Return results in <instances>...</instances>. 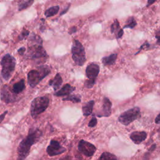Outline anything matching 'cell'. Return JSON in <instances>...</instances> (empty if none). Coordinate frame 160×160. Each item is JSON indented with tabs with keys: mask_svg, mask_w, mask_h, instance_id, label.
I'll list each match as a JSON object with an SVG mask.
<instances>
[{
	"mask_svg": "<svg viewBox=\"0 0 160 160\" xmlns=\"http://www.w3.org/2000/svg\"><path fill=\"white\" fill-rule=\"evenodd\" d=\"M0 63L2 67L1 75L5 81H8L15 69L16 59L11 54H6L2 58Z\"/></svg>",
	"mask_w": 160,
	"mask_h": 160,
	"instance_id": "cell-3",
	"label": "cell"
},
{
	"mask_svg": "<svg viewBox=\"0 0 160 160\" xmlns=\"http://www.w3.org/2000/svg\"><path fill=\"white\" fill-rule=\"evenodd\" d=\"M96 82L95 81H91V80H89V79H87L84 82V87H86V88H88V89H90V88H92L94 85L95 84Z\"/></svg>",
	"mask_w": 160,
	"mask_h": 160,
	"instance_id": "cell-27",
	"label": "cell"
},
{
	"mask_svg": "<svg viewBox=\"0 0 160 160\" xmlns=\"http://www.w3.org/2000/svg\"><path fill=\"white\" fill-rule=\"evenodd\" d=\"M29 41L32 42H34V44H42V41L41 37L34 33L32 34V35L29 38Z\"/></svg>",
	"mask_w": 160,
	"mask_h": 160,
	"instance_id": "cell-24",
	"label": "cell"
},
{
	"mask_svg": "<svg viewBox=\"0 0 160 160\" xmlns=\"http://www.w3.org/2000/svg\"><path fill=\"white\" fill-rule=\"evenodd\" d=\"M42 136V132L39 128H30L27 136L20 142L18 146L16 160H25L29 154L31 146L38 142Z\"/></svg>",
	"mask_w": 160,
	"mask_h": 160,
	"instance_id": "cell-1",
	"label": "cell"
},
{
	"mask_svg": "<svg viewBox=\"0 0 160 160\" xmlns=\"http://www.w3.org/2000/svg\"><path fill=\"white\" fill-rule=\"evenodd\" d=\"M118 54L116 53L111 54L108 56L103 57L101 59L102 62L105 66H111L115 63L116 60L117 59Z\"/></svg>",
	"mask_w": 160,
	"mask_h": 160,
	"instance_id": "cell-18",
	"label": "cell"
},
{
	"mask_svg": "<svg viewBox=\"0 0 160 160\" xmlns=\"http://www.w3.org/2000/svg\"><path fill=\"white\" fill-rule=\"evenodd\" d=\"M159 120H160V118H159V114H158V116H156L154 121L156 124H159Z\"/></svg>",
	"mask_w": 160,
	"mask_h": 160,
	"instance_id": "cell-38",
	"label": "cell"
},
{
	"mask_svg": "<svg viewBox=\"0 0 160 160\" xmlns=\"http://www.w3.org/2000/svg\"><path fill=\"white\" fill-rule=\"evenodd\" d=\"M156 1V0H148V3H147L146 6L148 7V6L152 5Z\"/></svg>",
	"mask_w": 160,
	"mask_h": 160,
	"instance_id": "cell-36",
	"label": "cell"
},
{
	"mask_svg": "<svg viewBox=\"0 0 160 160\" xmlns=\"http://www.w3.org/2000/svg\"><path fill=\"white\" fill-rule=\"evenodd\" d=\"M98 160H119L118 157L109 152H104L101 154Z\"/></svg>",
	"mask_w": 160,
	"mask_h": 160,
	"instance_id": "cell-20",
	"label": "cell"
},
{
	"mask_svg": "<svg viewBox=\"0 0 160 160\" xmlns=\"http://www.w3.org/2000/svg\"><path fill=\"white\" fill-rule=\"evenodd\" d=\"M147 136L145 131H134L130 134L129 138L134 144H139L146 139Z\"/></svg>",
	"mask_w": 160,
	"mask_h": 160,
	"instance_id": "cell-13",
	"label": "cell"
},
{
	"mask_svg": "<svg viewBox=\"0 0 160 160\" xmlns=\"http://www.w3.org/2000/svg\"><path fill=\"white\" fill-rule=\"evenodd\" d=\"M124 34V31H123V29H120L118 32H117V34H116V38L117 39H119L121 38H122V35Z\"/></svg>",
	"mask_w": 160,
	"mask_h": 160,
	"instance_id": "cell-30",
	"label": "cell"
},
{
	"mask_svg": "<svg viewBox=\"0 0 160 160\" xmlns=\"http://www.w3.org/2000/svg\"><path fill=\"white\" fill-rule=\"evenodd\" d=\"M29 31L28 30L24 29L19 36V39L22 40L26 39L29 36Z\"/></svg>",
	"mask_w": 160,
	"mask_h": 160,
	"instance_id": "cell-26",
	"label": "cell"
},
{
	"mask_svg": "<svg viewBox=\"0 0 160 160\" xmlns=\"http://www.w3.org/2000/svg\"><path fill=\"white\" fill-rule=\"evenodd\" d=\"M76 89V88L72 86L71 84L67 83L65 84L59 91L54 92V96L59 97V96H64L69 95L71 92H72Z\"/></svg>",
	"mask_w": 160,
	"mask_h": 160,
	"instance_id": "cell-14",
	"label": "cell"
},
{
	"mask_svg": "<svg viewBox=\"0 0 160 160\" xmlns=\"http://www.w3.org/2000/svg\"><path fill=\"white\" fill-rule=\"evenodd\" d=\"M141 115L140 108L134 107L121 114L118 118V121L124 126H128L130 123L139 118Z\"/></svg>",
	"mask_w": 160,
	"mask_h": 160,
	"instance_id": "cell-6",
	"label": "cell"
},
{
	"mask_svg": "<svg viewBox=\"0 0 160 160\" xmlns=\"http://www.w3.org/2000/svg\"><path fill=\"white\" fill-rule=\"evenodd\" d=\"M111 107L112 102L107 97H104L103 98L102 109L97 114V116L99 118L109 117L111 114Z\"/></svg>",
	"mask_w": 160,
	"mask_h": 160,
	"instance_id": "cell-12",
	"label": "cell"
},
{
	"mask_svg": "<svg viewBox=\"0 0 160 160\" xmlns=\"http://www.w3.org/2000/svg\"><path fill=\"white\" fill-rule=\"evenodd\" d=\"M27 56L31 59H46L48 58L46 50L42 47V44H33L29 47Z\"/></svg>",
	"mask_w": 160,
	"mask_h": 160,
	"instance_id": "cell-7",
	"label": "cell"
},
{
	"mask_svg": "<svg viewBox=\"0 0 160 160\" xmlns=\"http://www.w3.org/2000/svg\"><path fill=\"white\" fill-rule=\"evenodd\" d=\"M65 151L66 148L62 146L58 141L54 139L50 141L49 144L46 148V152L51 157L61 154Z\"/></svg>",
	"mask_w": 160,
	"mask_h": 160,
	"instance_id": "cell-9",
	"label": "cell"
},
{
	"mask_svg": "<svg viewBox=\"0 0 160 160\" xmlns=\"http://www.w3.org/2000/svg\"><path fill=\"white\" fill-rule=\"evenodd\" d=\"M99 66L94 62L90 63L86 68V75L89 80L95 81L99 72Z\"/></svg>",
	"mask_w": 160,
	"mask_h": 160,
	"instance_id": "cell-11",
	"label": "cell"
},
{
	"mask_svg": "<svg viewBox=\"0 0 160 160\" xmlns=\"http://www.w3.org/2000/svg\"><path fill=\"white\" fill-rule=\"evenodd\" d=\"M71 53L72 58L75 64L80 66H83L86 61V52L84 46L78 39L73 41L71 46Z\"/></svg>",
	"mask_w": 160,
	"mask_h": 160,
	"instance_id": "cell-5",
	"label": "cell"
},
{
	"mask_svg": "<svg viewBox=\"0 0 160 160\" xmlns=\"http://www.w3.org/2000/svg\"><path fill=\"white\" fill-rule=\"evenodd\" d=\"M59 10V6H54L50 7L49 8L47 9L44 12V15L46 18H49L51 16H53L56 15Z\"/></svg>",
	"mask_w": 160,
	"mask_h": 160,
	"instance_id": "cell-19",
	"label": "cell"
},
{
	"mask_svg": "<svg viewBox=\"0 0 160 160\" xmlns=\"http://www.w3.org/2000/svg\"><path fill=\"white\" fill-rule=\"evenodd\" d=\"M120 25L117 19H115L114 22L111 24V33H114V32H118V31L120 29Z\"/></svg>",
	"mask_w": 160,
	"mask_h": 160,
	"instance_id": "cell-25",
	"label": "cell"
},
{
	"mask_svg": "<svg viewBox=\"0 0 160 160\" xmlns=\"http://www.w3.org/2000/svg\"><path fill=\"white\" fill-rule=\"evenodd\" d=\"M156 144H153L151 146L150 149H149V152H152V151L156 149Z\"/></svg>",
	"mask_w": 160,
	"mask_h": 160,
	"instance_id": "cell-37",
	"label": "cell"
},
{
	"mask_svg": "<svg viewBox=\"0 0 160 160\" xmlns=\"http://www.w3.org/2000/svg\"><path fill=\"white\" fill-rule=\"evenodd\" d=\"M155 37L156 38V39H157V42H158V44H159V40H160V38H159V37H160V31H159V29H158V30L157 31V32H156V36H155Z\"/></svg>",
	"mask_w": 160,
	"mask_h": 160,
	"instance_id": "cell-34",
	"label": "cell"
},
{
	"mask_svg": "<svg viewBox=\"0 0 160 160\" xmlns=\"http://www.w3.org/2000/svg\"><path fill=\"white\" fill-rule=\"evenodd\" d=\"M81 96L79 94H72L68 95L66 98H62V101H71L73 103H78L81 101Z\"/></svg>",
	"mask_w": 160,
	"mask_h": 160,
	"instance_id": "cell-21",
	"label": "cell"
},
{
	"mask_svg": "<svg viewBox=\"0 0 160 160\" xmlns=\"http://www.w3.org/2000/svg\"><path fill=\"white\" fill-rule=\"evenodd\" d=\"M78 148V151L86 157H92L96 151V148L94 144L83 139L79 141Z\"/></svg>",
	"mask_w": 160,
	"mask_h": 160,
	"instance_id": "cell-8",
	"label": "cell"
},
{
	"mask_svg": "<svg viewBox=\"0 0 160 160\" xmlns=\"http://www.w3.org/2000/svg\"><path fill=\"white\" fill-rule=\"evenodd\" d=\"M34 2V0H25L21 3L19 4L18 9L19 11H22L25 9H27L28 8L30 7Z\"/></svg>",
	"mask_w": 160,
	"mask_h": 160,
	"instance_id": "cell-23",
	"label": "cell"
},
{
	"mask_svg": "<svg viewBox=\"0 0 160 160\" xmlns=\"http://www.w3.org/2000/svg\"><path fill=\"white\" fill-rule=\"evenodd\" d=\"M94 105V101L91 100L85 103L82 108V114L83 116L85 117H87L92 114L93 107Z\"/></svg>",
	"mask_w": 160,
	"mask_h": 160,
	"instance_id": "cell-17",
	"label": "cell"
},
{
	"mask_svg": "<svg viewBox=\"0 0 160 160\" xmlns=\"http://www.w3.org/2000/svg\"><path fill=\"white\" fill-rule=\"evenodd\" d=\"M70 6H71V4H68V6H67L66 8H64V9L60 12V16H62V15H63L64 14L66 13V12L68 11V10H69Z\"/></svg>",
	"mask_w": 160,
	"mask_h": 160,
	"instance_id": "cell-32",
	"label": "cell"
},
{
	"mask_svg": "<svg viewBox=\"0 0 160 160\" xmlns=\"http://www.w3.org/2000/svg\"><path fill=\"white\" fill-rule=\"evenodd\" d=\"M150 47V44L148 42H147V41H146L145 42H144L142 45H141V46L139 48V50H138V51L135 54V55H136V54H138L142 49H148V48H149Z\"/></svg>",
	"mask_w": 160,
	"mask_h": 160,
	"instance_id": "cell-29",
	"label": "cell"
},
{
	"mask_svg": "<svg viewBox=\"0 0 160 160\" xmlns=\"http://www.w3.org/2000/svg\"><path fill=\"white\" fill-rule=\"evenodd\" d=\"M25 88H26V86H25L24 79H21L18 82L14 83L12 85L11 89H10V90L14 94L16 95V94H18L22 92L25 89Z\"/></svg>",
	"mask_w": 160,
	"mask_h": 160,
	"instance_id": "cell-15",
	"label": "cell"
},
{
	"mask_svg": "<svg viewBox=\"0 0 160 160\" xmlns=\"http://www.w3.org/2000/svg\"><path fill=\"white\" fill-rule=\"evenodd\" d=\"M50 72L51 68L47 65H42L36 69L31 70L27 76L28 84L32 88L36 87Z\"/></svg>",
	"mask_w": 160,
	"mask_h": 160,
	"instance_id": "cell-2",
	"label": "cell"
},
{
	"mask_svg": "<svg viewBox=\"0 0 160 160\" xmlns=\"http://www.w3.org/2000/svg\"><path fill=\"white\" fill-rule=\"evenodd\" d=\"M0 94L1 101L6 104L17 101V97L11 92L9 88L7 85H4L2 87Z\"/></svg>",
	"mask_w": 160,
	"mask_h": 160,
	"instance_id": "cell-10",
	"label": "cell"
},
{
	"mask_svg": "<svg viewBox=\"0 0 160 160\" xmlns=\"http://www.w3.org/2000/svg\"><path fill=\"white\" fill-rule=\"evenodd\" d=\"M62 83V79L59 73H57L55 75L54 78L49 81V85L50 86H52L55 91H57L59 89V88H60Z\"/></svg>",
	"mask_w": 160,
	"mask_h": 160,
	"instance_id": "cell-16",
	"label": "cell"
},
{
	"mask_svg": "<svg viewBox=\"0 0 160 160\" xmlns=\"http://www.w3.org/2000/svg\"><path fill=\"white\" fill-rule=\"evenodd\" d=\"M49 104V99L47 96H39L34 98L31 104V116L32 118H36L48 108Z\"/></svg>",
	"mask_w": 160,
	"mask_h": 160,
	"instance_id": "cell-4",
	"label": "cell"
},
{
	"mask_svg": "<svg viewBox=\"0 0 160 160\" xmlns=\"http://www.w3.org/2000/svg\"><path fill=\"white\" fill-rule=\"evenodd\" d=\"M137 25L136 21L135 20L134 18L132 16L129 17L127 21L126 24L124 26L123 28H130V29H133Z\"/></svg>",
	"mask_w": 160,
	"mask_h": 160,
	"instance_id": "cell-22",
	"label": "cell"
},
{
	"mask_svg": "<svg viewBox=\"0 0 160 160\" xmlns=\"http://www.w3.org/2000/svg\"><path fill=\"white\" fill-rule=\"evenodd\" d=\"M7 113H8V111H5L2 114H1L0 115V123L4 120V118H5V116H6Z\"/></svg>",
	"mask_w": 160,
	"mask_h": 160,
	"instance_id": "cell-35",
	"label": "cell"
},
{
	"mask_svg": "<svg viewBox=\"0 0 160 160\" xmlns=\"http://www.w3.org/2000/svg\"><path fill=\"white\" fill-rule=\"evenodd\" d=\"M97 122H98L97 119H96V118L94 116H92V118H91V119L89 121V123H88V127H89V128H93V127H94V126H96Z\"/></svg>",
	"mask_w": 160,
	"mask_h": 160,
	"instance_id": "cell-28",
	"label": "cell"
},
{
	"mask_svg": "<svg viewBox=\"0 0 160 160\" xmlns=\"http://www.w3.org/2000/svg\"><path fill=\"white\" fill-rule=\"evenodd\" d=\"M25 51H26V48H25L24 47H21V48H20L18 50V52L19 53V55H21V56L24 55Z\"/></svg>",
	"mask_w": 160,
	"mask_h": 160,
	"instance_id": "cell-31",
	"label": "cell"
},
{
	"mask_svg": "<svg viewBox=\"0 0 160 160\" xmlns=\"http://www.w3.org/2000/svg\"><path fill=\"white\" fill-rule=\"evenodd\" d=\"M77 29V28H76V27H75V26H72V27H71V28H69V32H68V33L69 34H73V33H75L76 32V30Z\"/></svg>",
	"mask_w": 160,
	"mask_h": 160,
	"instance_id": "cell-33",
	"label": "cell"
}]
</instances>
